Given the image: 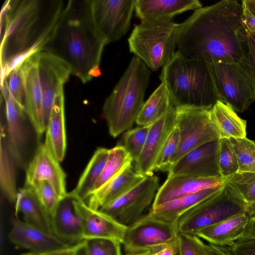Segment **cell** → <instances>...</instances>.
Wrapping results in <instances>:
<instances>
[{
    "instance_id": "f1b7e54d",
    "label": "cell",
    "mask_w": 255,
    "mask_h": 255,
    "mask_svg": "<svg viewBox=\"0 0 255 255\" xmlns=\"http://www.w3.org/2000/svg\"><path fill=\"white\" fill-rule=\"evenodd\" d=\"M223 184L169 201L154 208L148 214L152 217L169 223H177L180 217L200 202L218 191Z\"/></svg>"
},
{
    "instance_id": "1f68e13d",
    "label": "cell",
    "mask_w": 255,
    "mask_h": 255,
    "mask_svg": "<svg viewBox=\"0 0 255 255\" xmlns=\"http://www.w3.org/2000/svg\"><path fill=\"white\" fill-rule=\"evenodd\" d=\"M172 105L167 86L161 82L144 102L135 122L141 126L151 125L160 119Z\"/></svg>"
},
{
    "instance_id": "484cf974",
    "label": "cell",
    "mask_w": 255,
    "mask_h": 255,
    "mask_svg": "<svg viewBox=\"0 0 255 255\" xmlns=\"http://www.w3.org/2000/svg\"><path fill=\"white\" fill-rule=\"evenodd\" d=\"M14 204L15 213H21L24 222L53 234L51 217L39 202L34 188L24 186L19 189Z\"/></svg>"
},
{
    "instance_id": "4dcf8cb0",
    "label": "cell",
    "mask_w": 255,
    "mask_h": 255,
    "mask_svg": "<svg viewBox=\"0 0 255 255\" xmlns=\"http://www.w3.org/2000/svg\"><path fill=\"white\" fill-rule=\"evenodd\" d=\"M110 149L98 147L94 152L76 187L68 193L74 200L85 202L93 191V188L101 174L107 162Z\"/></svg>"
},
{
    "instance_id": "5b68a950",
    "label": "cell",
    "mask_w": 255,
    "mask_h": 255,
    "mask_svg": "<svg viewBox=\"0 0 255 255\" xmlns=\"http://www.w3.org/2000/svg\"><path fill=\"white\" fill-rule=\"evenodd\" d=\"M151 72L138 58L132 57L123 75L106 99L103 113L110 134L116 137L130 128L144 103Z\"/></svg>"
},
{
    "instance_id": "b9f144b4",
    "label": "cell",
    "mask_w": 255,
    "mask_h": 255,
    "mask_svg": "<svg viewBox=\"0 0 255 255\" xmlns=\"http://www.w3.org/2000/svg\"><path fill=\"white\" fill-rule=\"evenodd\" d=\"M178 255H208L206 244L195 235L180 233Z\"/></svg>"
},
{
    "instance_id": "db71d44e",
    "label": "cell",
    "mask_w": 255,
    "mask_h": 255,
    "mask_svg": "<svg viewBox=\"0 0 255 255\" xmlns=\"http://www.w3.org/2000/svg\"><path fill=\"white\" fill-rule=\"evenodd\" d=\"M21 255H32V254L31 253H28L22 254Z\"/></svg>"
},
{
    "instance_id": "6da1fadb",
    "label": "cell",
    "mask_w": 255,
    "mask_h": 255,
    "mask_svg": "<svg viewBox=\"0 0 255 255\" xmlns=\"http://www.w3.org/2000/svg\"><path fill=\"white\" fill-rule=\"evenodd\" d=\"M243 12L236 0H222L194 10L180 23L177 51L208 63H239L244 54Z\"/></svg>"
},
{
    "instance_id": "f35d334b",
    "label": "cell",
    "mask_w": 255,
    "mask_h": 255,
    "mask_svg": "<svg viewBox=\"0 0 255 255\" xmlns=\"http://www.w3.org/2000/svg\"><path fill=\"white\" fill-rule=\"evenodd\" d=\"M243 56L239 63L249 76L255 95V34L245 30L242 34Z\"/></svg>"
},
{
    "instance_id": "c3c4849f",
    "label": "cell",
    "mask_w": 255,
    "mask_h": 255,
    "mask_svg": "<svg viewBox=\"0 0 255 255\" xmlns=\"http://www.w3.org/2000/svg\"><path fill=\"white\" fill-rule=\"evenodd\" d=\"M241 237L255 238V217L250 218L249 223Z\"/></svg>"
},
{
    "instance_id": "8992f818",
    "label": "cell",
    "mask_w": 255,
    "mask_h": 255,
    "mask_svg": "<svg viewBox=\"0 0 255 255\" xmlns=\"http://www.w3.org/2000/svg\"><path fill=\"white\" fill-rule=\"evenodd\" d=\"M180 26L171 20L141 21L128 38L129 51L150 70L163 68L176 52Z\"/></svg>"
},
{
    "instance_id": "bcb514c9",
    "label": "cell",
    "mask_w": 255,
    "mask_h": 255,
    "mask_svg": "<svg viewBox=\"0 0 255 255\" xmlns=\"http://www.w3.org/2000/svg\"><path fill=\"white\" fill-rule=\"evenodd\" d=\"M178 240L173 243L165 246L153 252H151V255H176L178 254Z\"/></svg>"
},
{
    "instance_id": "681fc988",
    "label": "cell",
    "mask_w": 255,
    "mask_h": 255,
    "mask_svg": "<svg viewBox=\"0 0 255 255\" xmlns=\"http://www.w3.org/2000/svg\"><path fill=\"white\" fill-rule=\"evenodd\" d=\"M242 4L247 7L255 16V0H243Z\"/></svg>"
},
{
    "instance_id": "836d02e7",
    "label": "cell",
    "mask_w": 255,
    "mask_h": 255,
    "mask_svg": "<svg viewBox=\"0 0 255 255\" xmlns=\"http://www.w3.org/2000/svg\"><path fill=\"white\" fill-rule=\"evenodd\" d=\"M34 53L14 68L4 79L9 93L16 102L25 110V82L28 73L37 57ZM26 111V110H25Z\"/></svg>"
},
{
    "instance_id": "d6986e66",
    "label": "cell",
    "mask_w": 255,
    "mask_h": 255,
    "mask_svg": "<svg viewBox=\"0 0 255 255\" xmlns=\"http://www.w3.org/2000/svg\"><path fill=\"white\" fill-rule=\"evenodd\" d=\"M8 238L15 246L28 250L30 253L35 254L51 252L72 245L18 218L12 220Z\"/></svg>"
},
{
    "instance_id": "9a60e30c",
    "label": "cell",
    "mask_w": 255,
    "mask_h": 255,
    "mask_svg": "<svg viewBox=\"0 0 255 255\" xmlns=\"http://www.w3.org/2000/svg\"><path fill=\"white\" fill-rule=\"evenodd\" d=\"M66 177L59 162L45 143H40L26 168L24 186L33 188L39 182L47 181L63 199L68 195Z\"/></svg>"
},
{
    "instance_id": "277c9868",
    "label": "cell",
    "mask_w": 255,
    "mask_h": 255,
    "mask_svg": "<svg viewBox=\"0 0 255 255\" xmlns=\"http://www.w3.org/2000/svg\"><path fill=\"white\" fill-rule=\"evenodd\" d=\"M159 78L165 83L176 108H212L221 101L209 64L186 57L177 51L163 67Z\"/></svg>"
},
{
    "instance_id": "5bb4252c",
    "label": "cell",
    "mask_w": 255,
    "mask_h": 255,
    "mask_svg": "<svg viewBox=\"0 0 255 255\" xmlns=\"http://www.w3.org/2000/svg\"><path fill=\"white\" fill-rule=\"evenodd\" d=\"M1 96L4 101L8 146L19 167H21L24 164L28 144L26 120L28 118L25 110L16 102L9 93L5 79L1 81Z\"/></svg>"
},
{
    "instance_id": "60d3db41",
    "label": "cell",
    "mask_w": 255,
    "mask_h": 255,
    "mask_svg": "<svg viewBox=\"0 0 255 255\" xmlns=\"http://www.w3.org/2000/svg\"><path fill=\"white\" fill-rule=\"evenodd\" d=\"M33 188L41 205L51 217L62 199L47 181L39 182Z\"/></svg>"
},
{
    "instance_id": "603a6c76",
    "label": "cell",
    "mask_w": 255,
    "mask_h": 255,
    "mask_svg": "<svg viewBox=\"0 0 255 255\" xmlns=\"http://www.w3.org/2000/svg\"><path fill=\"white\" fill-rule=\"evenodd\" d=\"M73 200L67 195L51 216L53 234L69 244L84 241L82 221L74 209Z\"/></svg>"
},
{
    "instance_id": "2e32d148",
    "label": "cell",
    "mask_w": 255,
    "mask_h": 255,
    "mask_svg": "<svg viewBox=\"0 0 255 255\" xmlns=\"http://www.w3.org/2000/svg\"><path fill=\"white\" fill-rule=\"evenodd\" d=\"M219 140L207 142L184 155L168 171L167 177L187 175L198 178H223L218 162Z\"/></svg>"
},
{
    "instance_id": "e0dca14e",
    "label": "cell",
    "mask_w": 255,
    "mask_h": 255,
    "mask_svg": "<svg viewBox=\"0 0 255 255\" xmlns=\"http://www.w3.org/2000/svg\"><path fill=\"white\" fill-rule=\"evenodd\" d=\"M176 107L168 111L150 126L144 148L135 161L134 170L144 176L153 175L156 158L168 136L175 126Z\"/></svg>"
},
{
    "instance_id": "f907efd6",
    "label": "cell",
    "mask_w": 255,
    "mask_h": 255,
    "mask_svg": "<svg viewBox=\"0 0 255 255\" xmlns=\"http://www.w3.org/2000/svg\"><path fill=\"white\" fill-rule=\"evenodd\" d=\"M76 255H86L85 241H84L83 244L78 250Z\"/></svg>"
},
{
    "instance_id": "7c38bea8",
    "label": "cell",
    "mask_w": 255,
    "mask_h": 255,
    "mask_svg": "<svg viewBox=\"0 0 255 255\" xmlns=\"http://www.w3.org/2000/svg\"><path fill=\"white\" fill-rule=\"evenodd\" d=\"M135 0H91L95 25L107 42L119 40L130 28Z\"/></svg>"
},
{
    "instance_id": "d4e9b609",
    "label": "cell",
    "mask_w": 255,
    "mask_h": 255,
    "mask_svg": "<svg viewBox=\"0 0 255 255\" xmlns=\"http://www.w3.org/2000/svg\"><path fill=\"white\" fill-rule=\"evenodd\" d=\"M65 128L63 87L55 98L48 124L45 130L44 143L60 162L64 158L67 142Z\"/></svg>"
},
{
    "instance_id": "7bdbcfd3",
    "label": "cell",
    "mask_w": 255,
    "mask_h": 255,
    "mask_svg": "<svg viewBox=\"0 0 255 255\" xmlns=\"http://www.w3.org/2000/svg\"><path fill=\"white\" fill-rule=\"evenodd\" d=\"M228 248L233 255H255V238L241 237Z\"/></svg>"
},
{
    "instance_id": "ba28073f",
    "label": "cell",
    "mask_w": 255,
    "mask_h": 255,
    "mask_svg": "<svg viewBox=\"0 0 255 255\" xmlns=\"http://www.w3.org/2000/svg\"><path fill=\"white\" fill-rule=\"evenodd\" d=\"M221 101L242 113L255 101L252 83L240 63H208Z\"/></svg>"
},
{
    "instance_id": "ee69618b",
    "label": "cell",
    "mask_w": 255,
    "mask_h": 255,
    "mask_svg": "<svg viewBox=\"0 0 255 255\" xmlns=\"http://www.w3.org/2000/svg\"><path fill=\"white\" fill-rule=\"evenodd\" d=\"M84 241L72 244L68 247L41 254H32V255H76L79 249L82 246Z\"/></svg>"
},
{
    "instance_id": "f5cc1de1",
    "label": "cell",
    "mask_w": 255,
    "mask_h": 255,
    "mask_svg": "<svg viewBox=\"0 0 255 255\" xmlns=\"http://www.w3.org/2000/svg\"><path fill=\"white\" fill-rule=\"evenodd\" d=\"M126 255H151V252H146L136 254L126 253Z\"/></svg>"
},
{
    "instance_id": "7dc6e473",
    "label": "cell",
    "mask_w": 255,
    "mask_h": 255,
    "mask_svg": "<svg viewBox=\"0 0 255 255\" xmlns=\"http://www.w3.org/2000/svg\"><path fill=\"white\" fill-rule=\"evenodd\" d=\"M208 255H233L228 247L206 244Z\"/></svg>"
},
{
    "instance_id": "11a10c76",
    "label": "cell",
    "mask_w": 255,
    "mask_h": 255,
    "mask_svg": "<svg viewBox=\"0 0 255 255\" xmlns=\"http://www.w3.org/2000/svg\"><path fill=\"white\" fill-rule=\"evenodd\" d=\"M254 217H255V216H254Z\"/></svg>"
},
{
    "instance_id": "74e56055",
    "label": "cell",
    "mask_w": 255,
    "mask_h": 255,
    "mask_svg": "<svg viewBox=\"0 0 255 255\" xmlns=\"http://www.w3.org/2000/svg\"><path fill=\"white\" fill-rule=\"evenodd\" d=\"M150 126H141L129 129L123 135V146L133 161L137 160L144 148Z\"/></svg>"
},
{
    "instance_id": "e575fe53",
    "label": "cell",
    "mask_w": 255,
    "mask_h": 255,
    "mask_svg": "<svg viewBox=\"0 0 255 255\" xmlns=\"http://www.w3.org/2000/svg\"><path fill=\"white\" fill-rule=\"evenodd\" d=\"M229 139L238 164L237 173L255 174V141L246 137Z\"/></svg>"
},
{
    "instance_id": "ffe728a7",
    "label": "cell",
    "mask_w": 255,
    "mask_h": 255,
    "mask_svg": "<svg viewBox=\"0 0 255 255\" xmlns=\"http://www.w3.org/2000/svg\"><path fill=\"white\" fill-rule=\"evenodd\" d=\"M224 178H198L187 175L167 177L156 192L151 208L201 190L218 187Z\"/></svg>"
},
{
    "instance_id": "f6af8a7d",
    "label": "cell",
    "mask_w": 255,
    "mask_h": 255,
    "mask_svg": "<svg viewBox=\"0 0 255 255\" xmlns=\"http://www.w3.org/2000/svg\"><path fill=\"white\" fill-rule=\"evenodd\" d=\"M243 6L242 22L245 29L250 33L255 34V16L246 7Z\"/></svg>"
},
{
    "instance_id": "7402d4cb",
    "label": "cell",
    "mask_w": 255,
    "mask_h": 255,
    "mask_svg": "<svg viewBox=\"0 0 255 255\" xmlns=\"http://www.w3.org/2000/svg\"><path fill=\"white\" fill-rule=\"evenodd\" d=\"M145 178V176L136 172L130 165L104 185L92 193L85 203L93 209L99 210L126 194Z\"/></svg>"
},
{
    "instance_id": "52a82bcc",
    "label": "cell",
    "mask_w": 255,
    "mask_h": 255,
    "mask_svg": "<svg viewBox=\"0 0 255 255\" xmlns=\"http://www.w3.org/2000/svg\"><path fill=\"white\" fill-rule=\"evenodd\" d=\"M247 212L238 190L225 180L221 189L183 214L178 220L180 233L195 235L201 230L238 214Z\"/></svg>"
},
{
    "instance_id": "ab89813d",
    "label": "cell",
    "mask_w": 255,
    "mask_h": 255,
    "mask_svg": "<svg viewBox=\"0 0 255 255\" xmlns=\"http://www.w3.org/2000/svg\"><path fill=\"white\" fill-rule=\"evenodd\" d=\"M86 255H122L121 243L109 239L84 240Z\"/></svg>"
},
{
    "instance_id": "cb8c5ba5",
    "label": "cell",
    "mask_w": 255,
    "mask_h": 255,
    "mask_svg": "<svg viewBox=\"0 0 255 255\" xmlns=\"http://www.w3.org/2000/svg\"><path fill=\"white\" fill-rule=\"evenodd\" d=\"M249 220L247 212L241 213L201 230L195 236L208 244L230 247L241 237Z\"/></svg>"
},
{
    "instance_id": "4fadbf2b",
    "label": "cell",
    "mask_w": 255,
    "mask_h": 255,
    "mask_svg": "<svg viewBox=\"0 0 255 255\" xmlns=\"http://www.w3.org/2000/svg\"><path fill=\"white\" fill-rule=\"evenodd\" d=\"M37 68L42 96L43 118L45 129L58 92L71 74L69 65L57 56L45 51L38 52Z\"/></svg>"
},
{
    "instance_id": "ac0fdd59",
    "label": "cell",
    "mask_w": 255,
    "mask_h": 255,
    "mask_svg": "<svg viewBox=\"0 0 255 255\" xmlns=\"http://www.w3.org/2000/svg\"><path fill=\"white\" fill-rule=\"evenodd\" d=\"M73 203L82 221L83 240L105 238L122 244L128 226L99 210L90 208L84 202L74 199Z\"/></svg>"
},
{
    "instance_id": "3957f363",
    "label": "cell",
    "mask_w": 255,
    "mask_h": 255,
    "mask_svg": "<svg viewBox=\"0 0 255 255\" xmlns=\"http://www.w3.org/2000/svg\"><path fill=\"white\" fill-rule=\"evenodd\" d=\"M107 43L93 21L91 0H68L56 28L42 51L64 61L71 74L85 84L101 74Z\"/></svg>"
},
{
    "instance_id": "30bf717a",
    "label": "cell",
    "mask_w": 255,
    "mask_h": 255,
    "mask_svg": "<svg viewBox=\"0 0 255 255\" xmlns=\"http://www.w3.org/2000/svg\"><path fill=\"white\" fill-rule=\"evenodd\" d=\"M212 108H176L175 125L179 129L180 140L172 165L192 149L219 139L210 120Z\"/></svg>"
},
{
    "instance_id": "44dd1931",
    "label": "cell",
    "mask_w": 255,
    "mask_h": 255,
    "mask_svg": "<svg viewBox=\"0 0 255 255\" xmlns=\"http://www.w3.org/2000/svg\"><path fill=\"white\" fill-rule=\"evenodd\" d=\"M202 7L198 0H135L134 11L141 21H171L176 15Z\"/></svg>"
},
{
    "instance_id": "f546056e",
    "label": "cell",
    "mask_w": 255,
    "mask_h": 255,
    "mask_svg": "<svg viewBox=\"0 0 255 255\" xmlns=\"http://www.w3.org/2000/svg\"><path fill=\"white\" fill-rule=\"evenodd\" d=\"M19 167L8 146L6 124L0 125V187L3 196L14 203L16 189V171Z\"/></svg>"
},
{
    "instance_id": "4316f807",
    "label": "cell",
    "mask_w": 255,
    "mask_h": 255,
    "mask_svg": "<svg viewBox=\"0 0 255 255\" xmlns=\"http://www.w3.org/2000/svg\"><path fill=\"white\" fill-rule=\"evenodd\" d=\"M37 54L26 77L25 93L26 113L37 138H40L46 129L43 123L42 96L37 68Z\"/></svg>"
},
{
    "instance_id": "d6a6232c",
    "label": "cell",
    "mask_w": 255,
    "mask_h": 255,
    "mask_svg": "<svg viewBox=\"0 0 255 255\" xmlns=\"http://www.w3.org/2000/svg\"><path fill=\"white\" fill-rule=\"evenodd\" d=\"M132 161L129 153L123 145H118L110 149L106 165L92 193L101 188L127 167L131 165Z\"/></svg>"
},
{
    "instance_id": "7a4b0ae2",
    "label": "cell",
    "mask_w": 255,
    "mask_h": 255,
    "mask_svg": "<svg viewBox=\"0 0 255 255\" xmlns=\"http://www.w3.org/2000/svg\"><path fill=\"white\" fill-rule=\"evenodd\" d=\"M68 0H8L0 13L1 81L50 40Z\"/></svg>"
},
{
    "instance_id": "d590c367",
    "label": "cell",
    "mask_w": 255,
    "mask_h": 255,
    "mask_svg": "<svg viewBox=\"0 0 255 255\" xmlns=\"http://www.w3.org/2000/svg\"><path fill=\"white\" fill-rule=\"evenodd\" d=\"M179 140V129L175 125L156 158L154 164V171H169L172 165V159L178 149Z\"/></svg>"
},
{
    "instance_id": "816d5d0a",
    "label": "cell",
    "mask_w": 255,
    "mask_h": 255,
    "mask_svg": "<svg viewBox=\"0 0 255 255\" xmlns=\"http://www.w3.org/2000/svg\"><path fill=\"white\" fill-rule=\"evenodd\" d=\"M247 213L250 218L255 216V205L248 210Z\"/></svg>"
},
{
    "instance_id": "8d00e7d4",
    "label": "cell",
    "mask_w": 255,
    "mask_h": 255,
    "mask_svg": "<svg viewBox=\"0 0 255 255\" xmlns=\"http://www.w3.org/2000/svg\"><path fill=\"white\" fill-rule=\"evenodd\" d=\"M218 162L220 173L224 178L230 177L238 171L237 158L229 139H219Z\"/></svg>"
},
{
    "instance_id": "9c48e42d",
    "label": "cell",
    "mask_w": 255,
    "mask_h": 255,
    "mask_svg": "<svg viewBox=\"0 0 255 255\" xmlns=\"http://www.w3.org/2000/svg\"><path fill=\"white\" fill-rule=\"evenodd\" d=\"M178 222L156 219L148 213L127 227L122 244L126 253L153 252L178 240Z\"/></svg>"
},
{
    "instance_id": "83f0119b",
    "label": "cell",
    "mask_w": 255,
    "mask_h": 255,
    "mask_svg": "<svg viewBox=\"0 0 255 255\" xmlns=\"http://www.w3.org/2000/svg\"><path fill=\"white\" fill-rule=\"evenodd\" d=\"M210 120L219 139L246 137L247 121L239 117L230 106L221 101L212 107Z\"/></svg>"
},
{
    "instance_id": "8fae6325",
    "label": "cell",
    "mask_w": 255,
    "mask_h": 255,
    "mask_svg": "<svg viewBox=\"0 0 255 255\" xmlns=\"http://www.w3.org/2000/svg\"><path fill=\"white\" fill-rule=\"evenodd\" d=\"M159 188V180L157 176H146L131 190L99 210L120 223L129 226L143 215V211L152 202Z\"/></svg>"
}]
</instances>
